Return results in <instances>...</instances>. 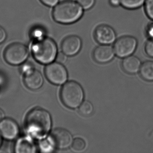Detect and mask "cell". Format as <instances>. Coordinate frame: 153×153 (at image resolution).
<instances>
[{"label": "cell", "mask_w": 153, "mask_h": 153, "mask_svg": "<svg viewBox=\"0 0 153 153\" xmlns=\"http://www.w3.org/2000/svg\"><path fill=\"white\" fill-rule=\"evenodd\" d=\"M52 124L51 115L41 108H36L30 111L25 122L27 133L37 139H45L46 137L51 130Z\"/></svg>", "instance_id": "cell-1"}, {"label": "cell", "mask_w": 153, "mask_h": 153, "mask_svg": "<svg viewBox=\"0 0 153 153\" xmlns=\"http://www.w3.org/2000/svg\"><path fill=\"white\" fill-rule=\"evenodd\" d=\"M83 14V9L75 1L66 0L57 4L53 9V17L56 22L63 24L74 23Z\"/></svg>", "instance_id": "cell-2"}, {"label": "cell", "mask_w": 153, "mask_h": 153, "mask_svg": "<svg viewBox=\"0 0 153 153\" xmlns=\"http://www.w3.org/2000/svg\"><path fill=\"white\" fill-rule=\"evenodd\" d=\"M31 48L35 59L43 64L53 62L58 53L57 45L54 40L46 37L33 40Z\"/></svg>", "instance_id": "cell-3"}, {"label": "cell", "mask_w": 153, "mask_h": 153, "mask_svg": "<svg viewBox=\"0 0 153 153\" xmlns=\"http://www.w3.org/2000/svg\"><path fill=\"white\" fill-rule=\"evenodd\" d=\"M60 97L65 106L69 108L76 109L83 101L84 92L79 83L71 81L65 84L62 87Z\"/></svg>", "instance_id": "cell-4"}, {"label": "cell", "mask_w": 153, "mask_h": 153, "mask_svg": "<svg viewBox=\"0 0 153 153\" xmlns=\"http://www.w3.org/2000/svg\"><path fill=\"white\" fill-rule=\"evenodd\" d=\"M29 55L27 47L20 42L11 44L5 49L4 52L5 61L13 65H19L26 61Z\"/></svg>", "instance_id": "cell-5"}, {"label": "cell", "mask_w": 153, "mask_h": 153, "mask_svg": "<svg viewBox=\"0 0 153 153\" xmlns=\"http://www.w3.org/2000/svg\"><path fill=\"white\" fill-rule=\"evenodd\" d=\"M21 71L24 76V82L30 90H36L40 89L44 83V78L40 72L35 69L30 63L22 66Z\"/></svg>", "instance_id": "cell-6"}, {"label": "cell", "mask_w": 153, "mask_h": 153, "mask_svg": "<svg viewBox=\"0 0 153 153\" xmlns=\"http://www.w3.org/2000/svg\"><path fill=\"white\" fill-rule=\"evenodd\" d=\"M137 40L131 36H125L120 37L114 43L115 54L120 58H125L132 55L136 50Z\"/></svg>", "instance_id": "cell-7"}, {"label": "cell", "mask_w": 153, "mask_h": 153, "mask_svg": "<svg viewBox=\"0 0 153 153\" xmlns=\"http://www.w3.org/2000/svg\"><path fill=\"white\" fill-rule=\"evenodd\" d=\"M45 75L48 80L53 84H64L68 78V72L63 65L58 62H53L45 68Z\"/></svg>", "instance_id": "cell-8"}, {"label": "cell", "mask_w": 153, "mask_h": 153, "mask_svg": "<svg viewBox=\"0 0 153 153\" xmlns=\"http://www.w3.org/2000/svg\"><path fill=\"white\" fill-rule=\"evenodd\" d=\"M48 140L54 148L64 150L72 144V135L68 130L63 128H56L49 135Z\"/></svg>", "instance_id": "cell-9"}, {"label": "cell", "mask_w": 153, "mask_h": 153, "mask_svg": "<svg viewBox=\"0 0 153 153\" xmlns=\"http://www.w3.org/2000/svg\"><path fill=\"white\" fill-rule=\"evenodd\" d=\"M94 36L96 41L101 45H111L117 39L115 30L106 24L98 26L94 31Z\"/></svg>", "instance_id": "cell-10"}, {"label": "cell", "mask_w": 153, "mask_h": 153, "mask_svg": "<svg viewBox=\"0 0 153 153\" xmlns=\"http://www.w3.org/2000/svg\"><path fill=\"white\" fill-rule=\"evenodd\" d=\"M19 134V128L13 119L4 118L0 121V134L3 138L12 141L17 138Z\"/></svg>", "instance_id": "cell-11"}, {"label": "cell", "mask_w": 153, "mask_h": 153, "mask_svg": "<svg viewBox=\"0 0 153 153\" xmlns=\"http://www.w3.org/2000/svg\"><path fill=\"white\" fill-rule=\"evenodd\" d=\"M82 39L76 35L65 37L61 44V49L67 56H73L79 53L82 47Z\"/></svg>", "instance_id": "cell-12"}, {"label": "cell", "mask_w": 153, "mask_h": 153, "mask_svg": "<svg viewBox=\"0 0 153 153\" xmlns=\"http://www.w3.org/2000/svg\"><path fill=\"white\" fill-rule=\"evenodd\" d=\"M115 54L113 47L110 45H101L94 49L93 57L97 63H105L111 61Z\"/></svg>", "instance_id": "cell-13"}, {"label": "cell", "mask_w": 153, "mask_h": 153, "mask_svg": "<svg viewBox=\"0 0 153 153\" xmlns=\"http://www.w3.org/2000/svg\"><path fill=\"white\" fill-rule=\"evenodd\" d=\"M121 65L125 72L129 74H135L140 71L142 63L138 57L132 55L124 58Z\"/></svg>", "instance_id": "cell-14"}, {"label": "cell", "mask_w": 153, "mask_h": 153, "mask_svg": "<svg viewBox=\"0 0 153 153\" xmlns=\"http://www.w3.org/2000/svg\"><path fill=\"white\" fill-rule=\"evenodd\" d=\"M15 152L17 153H35L36 152V148L30 137H23L17 141L15 144Z\"/></svg>", "instance_id": "cell-15"}, {"label": "cell", "mask_w": 153, "mask_h": 153, "mask_svg": "<svg viewBox=\"0 0 153 153\" xmlns=\"http://www.w3.org/2000/svg\"><path fill=\"white\" fill-rule=\"evenodd\" d=\"M139 72L144 80L148 81H153V61L144 62L141 65Z\"/></svg>", "instance_id": "cell-16"}, {"label": "cell", "mask_w": 153, "mask_h": 153, "mask_svg": "<svg viewBox=\"0 0 153 153\" xmlns=\"http://www.w3.org/2000/svg\"><path fill=\"white\" fill-rule=\"evenodd\" d=\"M146 0H120V4L128 10H136L144 4Z\"/></svg>", "instance_id": "cell-17"}, {"label": "cell", "mask_w": 153, "mask_h": 153, "mask_svg": "<svg viewBox=\"0 0 153 153\" xmlns=\"http://www.w3.org/2000/svg\"><path fill=\"white\" fill-rule=\"evenodd\" d=\"M94 110V107L92 104L90 102L85 101L83 102L79 106V113L85 116H88L92 114Z\"/></svg>", "instance_id": "cell-18"}, {"label": "cell", "mask_w": 153, "mask_h": 153, "mask_svg": "<svg viewBox=\"0 0 153 153\" xmlns=\"http://www.w3.org/2000/svg\"><path fill=\"white\" fill-rule=\"evenodd\" d=\"M72 148L75 152H81L85 149L86 144L83 139L76 138L73 140L71 145Z\"/></svg>", "instance_id": "cell-19"}, {"label": "cell", "mask_w": 153, "mask_h": 153, "mask_svg": "<svg viewBox=\"0 0 153 153\" xmlns=\"http://www.w3.org/2000/svg\"><path fill=\"white\" fill-rule=\"evenodd\" d=\"M31 37L33 40L42 38L46 37L45 31L43 28L36 27L34 28L31 31Z\"/></svg>", "instance_id": "cell-20"}, {"label": "cell", "mask_w": 153, "mask_h": 153, "mask_svg": "<svg viewBox=\"0 0 153 153\" xmlns=\"http://www.w3.org/2000/svg\"><path fill=\"white\" fill-rule=\"evenodd\" d=\"M39 149L43 152H51L54 148L47 139L42 140L39 146Z\"/></svg>", "instance_id": "cell-21"}, {"label": "cell", "mask_w": 153, "mask_h": 153, "mask_svg": "<svg viewBox=\"0 0 153 153\" xmlns=\"http://www.w3.org/2000/svg\"><path fill=\"white\" fill-rule=\"evenodd\" d=\"M144 4L146 15L153 21V0H146Z\"/></svg>", "instance_id": "cell-22"}, {"label": "cell", "mask_w": 153, "mask_h": 153, "mask_svg": "<svg viewBox=\"0 0 153 153\" xmlns=\"http://www.w3.org/2000/svg\"><path fill=\"white\" fill-rule=\"evenodd\" d=\"M76 2L84 10H89L93 7L95 0H76Z\"/></svg>", "instance_id": "cell-23"}, {"label": "cell", "mask_w": 153, "mask_h": 153, "mask_svg": "<svg viewBox=\"0 0 153 153\" xmlns=\"http://www.w3.org/2000/svg\"><path fill=\"white\" fill-rule=\"evenodd\" d=\"M145 52L146 54L153 58V40L149 39L145 45Z\"/></svg>", "instance_id": "cell-24"}, {"label": "cell", "mask_w": 153, "mask_h": 153, "mask_svg": "<svg viewBox=\"0 0 153 153\" xmlns=\"http://www.w3.org/2000/svg\"><path fill=\"white\" fill-rule=\"evenodd\" d=\"M67 56L63 52H59L57 53V55L56 57V62L61 63H63L67 60Z\"/></svg>", "instance_id": "cell-25"}, {"label": "cell", "mask_w": 153, "mask_h": 153, "mask_svg": "<svg viewBox=\"0 0 153 153\" xmlns=\"http://www.w3.org/2000/svg\"><path fill=\"white\" fill-rule=\"evenodd\" d=\"M45 5L49 7L56 6L59 2V0H40Z\"/></svg>", "instance_id": "cell-26"}, {"label": "cell", "mask_w": 153, "mask_h": 153, "mask_svg": "<svg viewBox=\"0 0 153 153\" xmlns=\"http://www.w3.org/2000/svg\"><path fill=\"white\" fill-rule=\"evenodd\" d=\"M7 37V33L4 29L0 26V44L3 43Z\"/></svg>", "instance_id": "cell-27"}, {"label": "cell", "mask_w": 153, "mask_h": 153, "mask_svg": "<svg viewBox=\"0 0 153 153\" xmlns=\"http://www.w3.org/2000/svg\"><path fill=\"white\" fill-rule=\"evenodd\" d=\"M146 32L149 39L153 40V22L147 26Z\"/></svg>", "instance_id": "cell-28"}, {"label": "cell", "mask_w": 153, "mask_h": 153, "mask_svg": "<svg viewBox=\"0 0 153 153\" xmlns=\"http://www.w3.org/2000/svg\"><path fill=\"white\" fill-rule=\"evenodd\" d=\"M110 4L113 7H118L120 4V0H109Z\"/></svg>", "instance_id": "cell-29"}, {"label": "cell", "mask_w": 153, "mask_h": 153, "mask_svg": "<svg viewBox=\"0 0 153 153\" xmlns=\"http://www.w3.org/2000/svg\"><path fill=\"white\" fill-rule=\"evenodd\" d=\"M4 118H5V114L3 110L0 108V121H1Z\"/></svg>", "instance_id": "cell-30"}, {"label": "cell", "mask_w": 153, "mask_h": 153, "mask_svg": "<svg viewBox=\"0 0 153 153\" xmlns=\"http://www.w3.org/2000/svg\"><path fill=\"white\" fill-rule=\"evenodd\" d=\"M1 135L0 134V146H1Z\"/></svg>", "instance_id": "cell-31"}]
</instances>
